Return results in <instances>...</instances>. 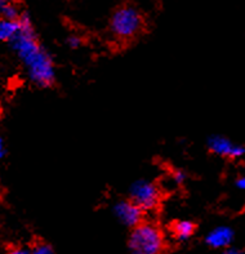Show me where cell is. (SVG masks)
<instances>
[{
    "label": "cell",
    "instance_id": "cell-14",
    "mask_svg": "<svg viewBox=\"0 0 245 254\" xmlns=\"http://www.w3.org/2000/svg\"><path fill=\"white\" fill-rule=\"evenodd\" d=\"M235 186L238 190L244 191L245 192V176H242V177H239L235 182Z\"/></svg>",
    "mask_w": 245,
    "mask_h": 254
},
{
    "label": "cell",
    "instance_id": "cell-15",
    "mask_svg": "<svg viewBox=\"0 0 245 254\" xmlns=\"http://www.w3.org/2000/svg\"><path fill=\"white\" fill-rule=\"evenodd\" d=\"M16 0H0V14H1V12L4 10V8H5L8 4L10 3H14Z\"/></svg>",
    "mask_w": 245,
    "mask_h": 254
},
{
    "label": "cell",
    "instance_id": "cell-9",
    "mask_svg": "<svg viewBox=\"0 0 245 254\" xmlns=\"http://www.w3.org/2000/svg\"><path fill=\"white\" fill-rule=\"evenodd\" d=\"M195 231H196L195 223L192 221H187V219L177 221L172 226V235L180 242H186V240L192 238Z\"/></svg>",
    "mask_w": 245,
    "mask_h": 254
},
{
    "label": "cell",
    "instance_id": "cell-16",
    "mask_svg": "<svg viewBox=\"0 0 245 254\" xmlns=\"http://www.w3.org/2000/svg\"><path fill=\"white\" fill-rule=\"evenodd\" d=\"M14 254H27V253H32V251L30 248H17L13 251Z\"/></svg>",
    "mask_w": 245,
    "mask_h": 254
},
{
    "label": "cell",
    "instance_id": "cell-1",
    "mask_svg": "<svg viewBox=\"0 0 245 254\" xmlns=\"http://www.w3.org/2000/svg\"><path fill=\"white\" fill-rule=\"evenodd\" d=\"M21 27L9 43L19 61L25 66L31 83L38 87L48 88L56 80V67L53 58L43 48L36 36L35 29L29 14L22 13L19 18Z\"/></svg>",
    "mask_w": 245,
    "mask_h": 254
},
{
    "label": "cell",
    "instance_id": "cell-10",
    "mask_svg": "<svg viewBox=\"0 0 245 254\" xmlns=\"http://www.w3.org/2000/svg\"><path fill=\"white\" fill-rule=\"evenodd\" d=\"M21 16H22V12L19 10L16 1L8 4V5L4 8L3 12H1V14H0V17H5V18L8 19H19Z\"/></svg>",
    "mask_w": 245,
    "mask_h": 254
},
{
    "label": "cell",
    "instance_id": "cell-2",
    "mask_svg": "<svg viewBox=\"0 0 245 254\" xmlns=\"http://www.w3.org/2000/svg\"><path fill=\"white\" fill-rule=\"evenodd\" d=\"M145 21L141 10L134 5L118 6L110 17V31L120 40H132L143 30Z\"/></svg>",
    "mask_w": 245,
    "mask_h": 254
},
{
    "label": "cell",
    "instance_id": "cell-6",
    "mask_svg": "<svg viewBox=\"0 0 245 254\" xmlns=\"http://www.w3.org/2000/svg\"><path fill=\"white\" fill-rule=\"evenodd\" d=\"M143 212L145 210L137 205L133 200H122L114 205V216L122 225L129 229H133L142 222Z\"/></svg>",
    "mask_w": 245,
    "mask_h": 254
},
{
    "label": "cell",
    "instance_id": "cell-12",
    "mask_svg": "<svg viewBox=\"0 0 245 254\" xmlns=\"http://www.w3.org/2000/svg\"><path fill=\"white\" fill-rule=\"evenodd\" d=\"M186 178H187V176L184 171H176V172H173V174H172V180H173V182L176 185L184 184Z\"/></svg>",
    "mask_w": 245,
    "mask_h": 254
},
{
    "label": "cell",
    "instance_id": "cell-7",
    "mask_svg": "<svg viewBox=\"0 0 245 254\" xmlns=\"http://www.w3.org/2000/svg\"><path fill=\"white\" fill-rule=\"evenodd\" d=\"M234 240V231L227 226H218L206 235L205 243L213 249L229 248Z\"/></svg>",
    "mask_w": 245,
    "mask_h": 254
},
{
    "label": "cell",
    "instance_id": "cell-4",
    "mask_svg": "<svg viewBox=\"0 0 245 254\" xmlns=\"http://www.w3.org/2000/svg\"><path fill=\"white\" fill-rule=\"evenodd\" d=\"M130 200H133L142 209L152 210L158 206L160 201V190L159 187L147 180H138L129 189Z\"/></svg>",
    "mask_w": 245,
    "mask_h": 254
},
{
    "label": "cell",
    "instance_id": "cell-17",
    "mask_svg": "<svg viewBox=\"0 0 245 254\" xmlns=\"http://www.w3.org/2000/svg\"><path fill=\"white\" fill-rule=\"evenodd\" d=\"M242 249H238V248H232L231 245H230L229 248H226L225 249V253H227V254H239V253H242Z\"/></svg>",
    "mask_w": 245,
    "mask_h": 254
},
{
    "label": "cell",
    "instance_id": "cell-8",
    "mask_svg": "<svg viewBox=\"0 0 245 254\" xmlns=\"http://www.w3.org/2000/svg\"><path fill=\"white\" fill-rule=\"evenodd\" d=\"M19 27H21L19 19H8L5 17H0V42H12V39L19 31Z\"/></svg>",
    "mask_w": 245,
    "mask_h": 254
},
{
    "label": "cell",
    "instance_id": "cell-13",
    "mask_svg": "<svg viewBox=\"0 0 245 254\" xmlns=\"http://www.w3.org/2000/svg\"><path fill=\"white\" fill-rule=\"evenodd\" d=\"M81 38L77 35H70L67 38V45L71 49H76L81 45Z\"/></svg>",
    "mask_w": 245,
    "mask_h": 254
},
{
    "label": "cell",
    "instance_id": "cell-18",
    "mask_svg": "<svg viewBox=\"0 0 245 254\" xmlns=\"http://www.w3.org/2000/svg\"><path fill=\"white\" fill-rule=\"evenodd\" d=\"M4 155H5V146H4L3 138L0 137V160L4 158Z\"/></svg>",
    "mask_w": 245,
    "mask_h": 254
},
{
    "label": "cell",
    "instance_id": "cell-5",
    "mask_svg": "<svg viewBox=\"0 0 245 254\" xmlns=\"http://www.w3.org/2000/svg\"><path fill=\"white\" fill-rule=\"evenodd\" d=\"M206 146H208L210 152H213L217 156H221V158L240 159L245 154L244 146L234 143L231 139L225 137V135H210L208 138V142H206Z\"/></svg>",
    "mask_w": 245,
    "mask_h": 254
},
{
    "label": "cell",
    "instance_id": "cell-11",
    "mask_svg": "<svg viewBox=\"0 0 245 254\" xmlns=\"http://www.w3.org/2000/svg\"><path fill=\"white\" fill-rule=\"evenodd\" d=\"M34 254H52L53 253V248L47 243H38V244L31 249Z\"/></svg>",
    "mask_w": 245,
    "mask_h": 254
},
{
    "label": "cell",
    "instance_id": "cell-3",
    "mask_svg": "<svg viewBox=\"0 0 245 254\" xmlns=\"http://www.w3.org/2000/svg\"><path fill=\"white\" fill-rule=\"evenodd\" d=\"M128 247L135 254H159L164 251L165 239L160 229L154 223L142 221L132 229Z\"/></svg>",
    "mask_w": 245,
    "mask_h": 254
}]
</instances>
